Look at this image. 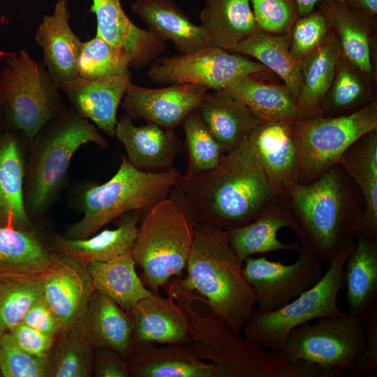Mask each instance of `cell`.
<instances>
[{
  "label": "cell",
  "instance_id": "1",
  "mask_svg": "<svg viewBox=\"0 0 377 377\" xmlns=\"http://www.w3.org/2000/svg\"><path fill=\"white\" fill-rule=\"evenodd\" d=\"M197 225L230 231L253 221L276 196L248 139L214 168L182 175L170 193Z\"/></svg>",
  "mask_w": 377,
  "mask_h": 377
},
{
  "label": "cell",
  "instance_id": "2",
  "mask_svg": "<svg viewBox=\"0 0 377 377\" xmlns=\"http://www.w3.org/2000/svg\"><path fill=\"white\" fill-rule=\"evenodd\" d=\"M281 198L301 246L328 265L353 240L364 210L360 189L339 163L311 182L288 186Z\"/></svg>",
  "mask_w": 377,
  "mask_h": 377
},
{
  "label": "cell",
  "instance_id": "3",
  "mask_svg": "<svg viewBox=\"0 0 377 377\" xmlns=\"http://www.w3.org/2000/svg\"><path fill=\"white\" fill-rule=\"evenodd\" d=\"M243 261L229 242L228 231L196 225L186 263L187 275L179 279L186 289L204 296L212 313L240 334L257 304L243 274Z\"/></svg>",
  "mask_w": 377,
  "mask_h": 377
},
{
  "label": "cell",
  "instance_id": "4",
  "mask_svg": "<svg viewBox=\"0 0 377 377\" xmlns=\"http://www.w3.org/2000/svg\"><path fill=\"white\" fill-rule=\"evenodd\" d=\"M168 293L187 319L188 339L184 344L200 359L220 367L226 377H304L283 353L241 337L212 313L203 316L197 312L192 304L199 295L184 288L179 279L168 285Z\"/></svg>",
  "mask_w": 377,
  "mask_h": 377
},
{
  "label": "cell",
  "instance_id": "5",
  "mask_svg": "<svg viewBox=\"0 0 377 377\" xmlns=\"http://www.w3.org/2000/svg\"><path fill=\"white\" fill-rule=\"evenodd\" d=\"M182 175L172 167L156 172L138 169L123 155L119 168L111 179L84 191L81 199L83 216L68 228L65 237H89L128 212H147L169 196Z\"/></svg>",
  "mask_w": 377,
  "mask_h": 377
},
{
  "label": "cell",
  "instance_id": "6",
  "mask_svg": "<svg viewBox=\"0 0 377 377\" xmlns=\"http://www.w3.org/2000/svg\"><path fill=\"white\" fill-rule=\"evenodd\" d=\"M31 142L24 184L26 209L31 214L46 209L58 193L71 158L80 146L95 142L108 147L97 128L73 110H65L52 118Z\"/></svg>",
  "mask_w": 377,
  "mask_h": 377
},
{
  "label": "cell",
  "instance_id": "7",
  "mask_svg": "<svg viewBox=\"0 0 377 377\" xmlns=\"http://www.w3.org/2000/svg\"><path fill=\"white\" fill-rule=\"evenodd\" d=\"M195 222L184 207L168 196L145 212L131 254L143 272L144 283L160 287L181 276L191 250Z\"/></svg>",
  "mask_w": 377,
  "mask_h": 377
},
{
  "label": "cell",
  "instance_id": "8",
  "mask_svg": "<svg viewBox=\"0 0 377 377\" xmlns=\"http://www.w3.org/2000/svg\"><path fill=\"white\" fill-rule=\"evenodd\" d=\"M316 320L288 333L283 351L287 360L304 377L350 375L365 348L361 320L347 313Z\"/></svg>",
  "mask_w": 377,
  "mask_h": 377
},
{
  "label": "cell",
  "instance_id": "9",
  "mask_svg": "<svg viewBox=\"0 0 377 377\" xmlns=\"http://www.w3.org/2000/svg\"><path fill=\"white\" fill-rule=\"evenodd\" d=\"M356 243L345 244L329 264L320 281L297 298L272 311H261L255 307L243 328L245 337L269 350L283 351L288 333L312 320L339 316L338 295L343 287V266Z\"/></svg>",
  "mask_w": 377,
  "mask_h": 377
},
{
  "label": "cell",
  "instance_id": "10",
  "mask_svg": "<svg viewBox=\"0 0 377 377\" xmlns=\"http://www.w3.org/2000/svg\"><path fill=\"white\" fill-rule=\"evenodd\" d=\"M0 82L11 124L30 141L65 110L59 89L45 65L33 60L24 50L8 57Z\"/></svg>",
  "mask_w": 377,
  "mask_h": 377
},
{
  "label": "cell",
  "instance_id": "11",
  "mask_svg": "<svg viewBox=\"0 0 377 377\" xmlns=\"http://www.w3.org/2000/svg\"><path fill=\"white\" fill-rule=\"evenodd\" d=\"M291 128L299 156L297 183L307 184L338 163L355 141L377 128V101L347 114L302 118Z\"/></svg>",
  "mask_w": 377,
  "mask_h": 377
},
{
  "label": "cell",
  "instance_id": "12",
  "mask_svg": "<svg viewBox=\"0 0 377 377\" xmlns=\"http://www.w3.org/2000/svg\"><path fill=\"white\" fill-rule=\"evenodd\" d=\"M269 71L250 57L209 45L188 54L158 57L147 75L160 84H189L223 89L237 78Z\"/></svg>",
  "mask_w": 377,
  "mask_h": 377
},
{
  "label": "cell",
  "instance_id": "13",
  "mask_svg": "<svg viewBox=\"0 0 377 377\" xmlns=\"http://www.w3.org/2000/svg\"><path fill=\"white\" fill-rule=\"evenodd\" d=\"M298 251V259L290 265L265 257L249 256L243 260V274L255 293L258 310L281 308L322 278L323 262L301 245Z\"/></svg>",
  "mask_w": 377,
  "mask_h": 377
},
{
  "label": "cell",
  "instance_id": "14",
  "mask_svg": "<svg viewBox=\"0 0 377 377\" xmlns=\"http://www.w3.org/2000/svg\"><path fill=\"white\" fill-rule=\"evenodd\" d=\"M209 90L203 86L189 84L147 88L131 82L123 97L122 107L131 119H142L174 131L197 108Z\"/></svg>",
  "mask_w": 377,
  "mask_h": 377
},
{
  "label": "cell",
  "instance_id": "15",
  "mask_svg": "<svg viewBox=\"0 0 377 377\" xmlns=\"http://www.w3.org/2000/svg\"><path fill=\"white\" fill-rule=\"evenodd\" d=\"M94 291L87 265L56 253L43 276L42 297L54 314L60 332L82 320Z\"/></svg>",
  "mask_w": 377,
  "mask_h": 377
},
{
  "label": "cell",
  "instance_id": "16",
  "mask_svg": "<svg viewBox=\"0 0 377 377\" xmlns=\"http://www.w3.org/2000/svg\"><path fill=\"white\" fill-rule=\"evenodd\" d=\"M90 10L96 17V36L124 52L130 67L147 66L165 51V41L149 29L135 24L124 12L120 0H92Z\"/></svg>",
  "mask_w": 377,
  "mask_h": 377
},
{
  "label": "cell",
  "instance_id": "17",
  "mask_svg": "<svg viewBox=\"0 0 377 377\" xmlns=\"http://www.w3.org/2000/svg\"><path fill=\"white\" fill-rule=\"evenodd\" d=\"M248 141L258 157L274 196L298 182L300 163L290 126L263 121L250 133Z\"/></svg>",
  "mask_w": 377,
  "mask_h": 377
},
{
  "label": "cell",
  "instance_id": "18",
  "mask_svg": "<svg viewBox=\"0 0 377 377\" xmlns=\"http://www.w3.org/2000/svg\"><path fill=\"white\" fill-rule=\"evenodd\" d=\"M131 78V72L95 80L77 76L62 84L59 89L76 113L91 120L108 135L114 137L117 110Z\"/></svg>",
  "mask_w": 377,
  "mask_h": 377
},
{
  "label": "cell",
  "instance_id": "19",
  "mask_svg": "<svg viewBox=\"0 0 377 377\" xmlns=\"http://www.w3.org/2000/svg\"><path fill=\"white\" fill-rule=\"evenodd\" d=\"M127 360L131 376L226 377L220 367L200 359L185 344L134 343Z\"/></svg>",
  "mask_w": 377,
  "mask_h": 377
},
{
  "label": "cell",
  "instance_id": "20",
  "mask_svg": "<svg viewBox=\"0 0 377 377\" xmlns=\"http://www.w3.org/2000/svg\"><path fill=\"white\" fill-rule=\"evenodd\" d=\"M66 0H58L54 12L38 27L36 42L43 52L44 65L57 86L77 77V60L82 42L69 24Z\"/></svg>",
  "mask_w": 377,
  "mask_h": 377
},
{
  "label": "cell",
  "instance_id": "21",
  "mask_svg": "<svg viewBox=\"0 0 377 377\" xmlns=\"http://www.w3.org/2000/svg\"><path fill=\"white\" fill-rule=\"evenodd\" d=\"M316 6L326 16L343 57L364 75H373L372 48L376 18L340 0H323Z\"/></svg>",
  "mask_w": 377,
  "mask_h": 377
},
{
  "label": "cell",
  "instance_id": "22",
  "mask_svg": "<svg viewBox=\"0 0 377 377\" xmlns=\"http://www.w3.org/2000/svg\"><path fill=\"white\" fill-rule=\"evenodd\" d=\"M114 136L123 144L127 158L140 170H166L181 151V143L174 131L147 123L137 126L126 114L117 121Z\"/></svg>",
  "mask_w": 377,
  "mask_h": 377
},
{
  "label": "cell",
  "instance_id": "23",
  "mask_svg": "<svg viewBox=\"0 0 377 377\" xmlns=\"http://www.w3.org/2000/svg\"><path fill=\"white\" fill-rule=\"evenodd\" d=\"M195 110L224 154L240 146L263 122L224 89L209 90Z\"/></svg>",
  "mask_w": 377,
  "mask_h": 377
},
{
  "label": "cell",
  "instance_id": "24",
  "mask_svg": "<svg viewBox=\"0 0 377 377\" xmlns=\"http://www.w3.org/2000/svg\"><path fill=\"white\" fill-rule=\"evenodd\" d=\"M338 163L356 184L364 198V210L356 235L377 240V128L355 141Z\"/></svg>",
  "mask_w": 377,
  "mask_h": 377
},
{
  "label": "cell",
  "instance_id": "25",
  "mask_svg": "<svg viewBox=\"0 0 377 377\" xmlns=\"http://www.w3.org/2000/svg\"><path fill=\"white\" fill-rule=\"evenodd\" d=\"M133 343L184 344L188 339L186 315L173 297L153 293L139 301L130 312Z\"/></svg>",
  "mask_w": 377,
  "mask_h": 377
},
{
  "label": "cell",
  "instance_id": "26",
  "mask_svg": "<svg viewBox=\"0 0 377 377\" xmlns=\"http://www.w3.org/2000/svg\"><path fill=\"white\" fill-rule=\"evenodd\" d=\"M131 9L150 31L165 42L172 40L179 54L212 45L203 28L192 22L172 0H136Z\"/></svg>",
  "mask_w": 377,
  "mask_h": 377
},
{
  "label": "cell",
  "instance_id": "27",
  "mask_svg": "<svg viewBox=\"0 0 377 377\" xmlns=\"http://www.w3.org/2000/svg\"><path fill=\"white\" fill-rule=\"evenodd\" d=\"M291 212L280 198H274L251 223L228 231L229 242L241 260L257 253L299 251L298 242L286 244L277 237L283 227L293 228Z\"/></svg>",
  "mask_w": 377,
  "mask_h": 377
},
{
  "label": "cell",
  "instance_id": "28",
  "mask_svg": "<svg viewBox=\"0 0 377 377\" xmlns=\"http://www.w3.org/2000/svg\"><path fill=\"white\" fill-rule=\"evenodd\" d=\"M341 52L331 30L325 41L300 64L297 105L303 118L323 116Z\"/></svg>",
  "mask_w": 377,
  "mask_h": 377
},
{
  "label": "cell",
  "instance_id": "29",
  "mask_svg": "<svg viewBox=\"0 0 377 377\" xmlns=\"http://www.w3.org/2000/svg\"><path fill=\"white\" fill-rule=\"evenodd\" d=\"M256 75L239 77L223 89L242 101L261 121L292 126L303 118L296 98L285 84L267 83Z\"/></svg>",
  "mask_w": 377,
  "mask_h": 377
},
{
  "label": "cell",
  "instance_id": "30",
  "mask_svg": "<svg viewBox=\"0 0 377 377\" xmlns=\"http://www.w3.org/2000/svg\"><path fill=\"white\" fill-rule=\"evenodd\" d=\"M343 266L348 315L362 320L377 310V240L357 234Z\"/></svg>",
  "mask_w": 377,
  "mask_h": 377
},
{
  "label": "cell",
  "instance_id": "31",
  "mask_svg": "<svg viewBox=\"0 0 377 377\" xmlns=\"http://www.w3.org/2000/svg\"><path fill=\"white\" fill-rule=\"evenodd\" d=\"M80 325L95 348L110 349L128 358L133 348V325L130 313L95 290Z\"/></svg>",
  "mask_w": 377,
  "mask_h": 377
},
{
  "label": "cell",
  "instance_id": "32",
  "mask_svg": "<svg viewBox=\"0 0 377 377\" xmlns=\"http://www.w3.org/2000/svg\"><path fill=\"white\" fill-rule=\"evenodd\" d=\"M142 212L133 211L122 215L118 226L91 237L69 239L57 237L52 245L57 253L73 258L86 265L107 262L131 253L138 231Z\"/></svg>",
  "mask_w": 377,
  "mask_h": 377
},
{
  "label": "cell",
  "instance_id": "33",
  "mask_svg": "<svg viewBox=\"0 0 377 377\" xmlns=\"http://www.w3.org/2000/svg\"><path fill=\"white\" fill-rule=\"evenodd\" d=\"M22 151L11 133L0 138V227L30 230L24 197Z\"/></svg>",
  "mask_w": 377,
  "mask_h": 377
},
{
  "label": "cell",
  "instance_id": "34",
  "mask_svg": "<svg viewBox=\"0 0 377 377\" xmlns=\"http://www.w3.org/2000/svg\"><path fill=\"white\" fill-rule=\"evenodd\" d=\"M200 26L210 43L230 51L236 44L259 29L250 0H202Z\"/></svg>",
  "mask_w": 377,
  "mask_h": 377
},
{
  "label": "cell",
  "instance_id": "35",
  "mask_svg": "<svg viewBox=\"0 0 377 377\" xmlns=\"http://www.w3.org/2000/svg\"><path fill=\"white\" fill-rule=\"evenodd\" d=\"M55 256L31 230L0 227V278L43 276Z\"/></svg>",
  "mask_w": 377,
  "mask_h": 377
},
{
  "label": "cell",
  "instance_id": "36",
  "mask_svg": "<svg viewBox=\"0 0 377 377\" xmlns=\"http://www.w3.org/2000/svg\"><path fill=\"white\" fill-rule=\"evenodd\" d=\"M87 265L95 290L112 300L128 313L139 301L153 294L138 276L131 253Z\"/></svg>",
  "mask_w": 377,
  "mask_h": 377
},
{
  "label": "cell",
  "instance_id": "37",
  "mask_svg": "<svg viewBox=\"0 0 377 377\" xmlns=\"http://www.w3.org/2000/svg\"><path fill=\"white\" fill-rule=\"evenodd\" d=\"M290 33L275 34L260 29L236 44L229 52L252 57L274 72L296 98L300 88V64L290 53Z\"/></svg>",
  "mask_w": 377,
  "mask_h": 377
},
{
  "label": "cell",
  "instance_id": "38",
  "mask_svg": "<svg viewBox=\"0 0 377 377\" xmlns=\"http://www.w3.org/2000/svg\"><path fill=\"white\" fill-rule=\"evenodd\" d=\"M94 349L80 322L61 332L48 357V377L90 376Z\"/></svg>",
  "mask_w": 377,
  "mask_h": 377
},
{
  "label": "cell",
  "instance_id": "39",
  "mask_svg": "<svg viewBox=\"0 0 377 377\" xmlns=\"http://www.w3.org/2000/svg\"><path fill=\"white\" fill-rule=\"evenodd\" d=\"M360 71L341 54L335 76L327 96L323 116H338L353 112L362 103H369L370 94L364 77Z\"/></svg>",
  "mask_w": 377,
  "mask_h": 377
},
{
  "label": "cell",
  "instance_id": "40",
  "mask_svg": "<svg viewBox=\"0 0 377 377\" xmlns=\"http://www.w3.org/2000/svg\"><path fill=\"white\" fill-rule=\"evenodd\" d=\"M43 276L0 278V337L21 323L31 304L42 296Z\"/></svg>",
  "mask_w": 377,
  "mask_h": 377
},
{
  "label": "cell",
  "instance_id": "41",
  "mask_svg": "<svg viewBox=\"0 0 377 377\" xmlns=\"http://www.w3.org/2000/svg\"><path fill=\"white\" fill-rule=\"evenodd\" d=\"M130 61L121 50L96 36L82 43L77 60V75L83 79H105L130 72Z\"/></svg>",
  "mask_w": 377,
  "mask_h": 377
},
{
  "label": "cell",
  "instance_id": "42",
  "mask_svg": "<svg viewBox=\"0 0 377 377\" xmlns=\"http://www.w3.org/2000/svg\"><path fill=\"white\" fill-rule=\"evenodd\" d=\"M186 137L188 165L185 177H191L215 168L225 154L195 110L182 124Z\"/></svg>",
  "mask_w": 377,
  "mask_h": 377
},
{
  "label": "cell",
  "instance_id": "43",
  "mask_svg": "<svg viewBox=\"0 0 377 377\" xmlns=\"http://www.w3.org/2000/svg\"><path fill=\"white\" fill-rule=\"evenodd\" d=\"M330 31L327 19L319 8L299 17L290 32V53L293 60L300 64L325 41Z\"/></svg>",
  "mask_w": 377,
  "mask_h": 377
},
{
  "label": "cell",
  "instance_id": "44",
  "mask_svg": "<svg viewBox=\"0 0 377 377\" xmlns=\"http://www.w3.org/2000/svg\"><path fill=\"white\" fill-rule=\"evenodd\" d=\"M48 357L32 355L22 349L10 334L0 339V373L4 377H48Z\"/></svg>",
  "mask_w": 377,
  "mask_h": 377
},
{
  "label": "cell",
  "instance_id": "45",
  "mask_svg": "<svg viewBox=\"0 0 377 377\" xmlns=\"http://www.w3.org/2000/svg\"><path fill=\"white\" fill-rule=\"evenodd\" d=\"M253 15L261 31L282 34L290 33L299 17L295 0H250Z\"/></svg>",
  "mask_w": 377,
  "mask_h": 377
},
{
  "label": "cell",
  "instance_id": "46",
  "mask_svg": "<svg viewBox=\"0 0 377 377\" xmlns=\"http://www.w3.org/2000/svg\"><path fill=\"white\" fill-rule=\"evenodd\" d=\"M366 337L365 348L350 376H376L377 374V310L361 320Z\"/></svg>",
  "mask_w": 377,
  "mask_h": 377
},
{
  "label": "cell",
  "instance_id": "47",
  "mask_svg": "<svg viewBox=\"0 0 377 377\" xmlns=\"http://www.w3.org/2000/svg\"><path fill=\"white\" fill-rule=\"evenodd\" d=\"M15 343L27 353L47 358L54 346L56 337L35 330L23 323L8 332Z\"/></svg>",
  "mask_w": 377,
  "mask_h": 377
},
{
  "label": "cell",
  "instance_id": "48",
  "mask_svg": "<svg viewBox=\"0 0 377 377\" xmlns=\"http://www.w3.org/2000/svg\"><path fill=\"white\" fill-rule=\"evenodd\" d=\"M22 323L54 337L60 332L59 323L42 296L31 304Z\"/></svg>",
  "mask_w": 377,
  "mask_h": 377
},
{
  "label": "cell",
  "instance_id": "49",
  "mask_svg": "<svg viewBox=\"0 0 377 377\" xmlns=\"http://www.w3.org/2000/svg\"><path fill=\"white\" fill-rule=\"evenodd\" d=\"M93 371L96 377L131 376L127 358L110 349L101 348L96 351Z\"/></svg>",
  "mask_w": 377,
  "mask_h": 377
},
{
  "label": "cell",
  "instance_id": "50",
  "mask_svg": "<svg viewBox=\"0 0 377 377\" xmlns=\"http://www.w3.org/2000/svg\"><path fill=\"white\" fill-rule=\"evenodd\" d=\"M350 8L376 18L377 0H340Z\"/></svg>",
  "mask_w": 377,
  "mask_h": 377
},
{
  "label": "cell",
  "instance_id": "51",
  "mask_svg": "<svg viewBox=\"0 0 377 377\" xmlns=\"http://www.w3.org/2000/svg\"><path fill=\"white\" fill-rule=\"evenodd\" d=\"M323 0H295L299 17H302L312 12L318 3Z\"/></svg>",
  "mask_w": 377,
  "mask_h": 377
},
{
  "label": "cell",
  "instance_id": "52",
  "mask_svg": "<svg viewBox=\"0 0 377 377\" xmlns=\"http://www.w3.org/2000/svg\"><path fill=\"white\" fill-rule=\"evenodd\" d=\"M2 105L4 106V104H3V99L2 92H1V82H0V108Z\"/></svg>",
  "mask_w": 377,
  "mask_h": 377
},
{
  "label": "cell",
  "instance_id": "53",
  "mask_svg": "<svg viewBox=\"0 0 377 377\" xmlns=\"http://www.w3.org/2000/svg\"><path fill=\"white\" fill-rule=\"evenodd\" d=\"M0 376H1V373H0Z\"/></svg>",
  "mask_w": 377,
  "mask_h": 377
},
{
  "label": "cell",
  "instance_id": "54",
  "mask_svg": "<svg viewBox=\"0 0 377 377\" xmlns=\"http://www.w3.org/2000/svg\"><path fill=\"white\" fill-rule=\"evenodd\" d=\"M1 337H2V336H1ZM1 337H0V339H1Z\"/></svg>",
  "mask_w": 377,
  "mask_h": 377
}]
</instances>
